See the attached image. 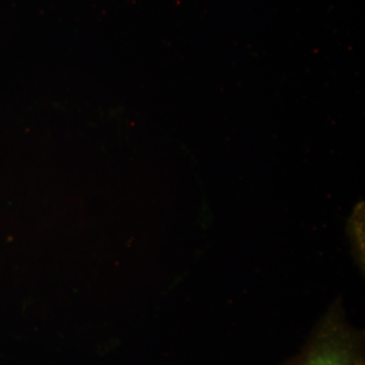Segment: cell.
<instances>
[{"label":"cell","instance_id":"1","mask_svg":"<svg viewBox=\"0 0 365 365\" xmlns=\"http://www.w3.org/2000/svg\"><path fill=\"white\" fill-rule=\"evenodd\" d=\"M284 365H365L364 333L348 324L342 311L333 309Z\"/></svg>","mask_w":365,"mask_h":365}]
</instances>
